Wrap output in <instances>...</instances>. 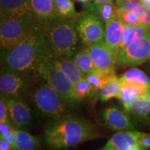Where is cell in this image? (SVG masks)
Returning <instances> with one entry per match:
<instances>
[{"instance_id": "cell-1", "label": "cell", "mask_w": 150, "mask_h": 150, "mask_svg": "<svg viewBox=\"0 0 150 150\" xmlns=\"http://www.w3.org/2000/svg\"><path fill=\"white\" fill-rule=\"evenodd\" d=\"M48 51L42 26L35 21L24 38L4 52L3 67L19 72L35 73Z\"/></svg>"}, {"instance_id": "cell-2", "label": "cell", "mask_w": 150, "mask_h": 150, "mask_svg": "<svg viewBox=\"0 0 150 150\" xmlns=\"http://www.w3.org/2000/svg\"><path fill=\"white\" fill-rule=\"evenodd\" d=\"M100 136L93 124L72 115L50 122L45 131L47 145L53 149L76 147Z\"/></svg>"}, {"instance_id": "cell-3", "label": "cell", "mask_w": 150, "mask_h": 150, "mask_svg": "<svg viewBox=\"0 0 150 150\" xmlns=\"http://www.w3.org/2000/svg\"><path fill=\"white\" fill-rule=\"evenodd\" d=\"M42 27L49 50L58 57L72 59L79 47V35L74 20L57 17Z\"/></svg>"}, {"instance_id": "cell-4", "label": "cell", "mask_w": 150, "mask_h": 150, "mask_svg": "<svg viewBox=\"0 0 150 150\" xmlns=\"http://www.w3.org/2000/svg\"><path fill=\"white\" fill-rule=\"evenodd\" d=\"M31 98L38 112L50 122L72 115L70 105L58 92L44 81L33 90Z\"/></svg>"}, {"instance_id": "cell-5", "label": "cell", "mask_w": 150, "mask_h": 150, "mask_svg": "<svg viewBox=\"0 0 150 150\" xmlns=\"http://www.w3.org/2000/svg\"><path fill=\"white\" fill-rule=\"evenodd\" d=\"M49 50L45 57L38 66L35 73L45 83L58 92L70 106H74L78 103L74 91V84L65 75L52 63L49 58Z\"/></svg>"}, {"instance_id": "cell-6", "label": "cell", "mask_w": 150, "mask_h": 150, "mask_svg": "<svg viewBox=\"0 0 150 150\" xmlns=\"http://www.w3.org/2000/svg\"><path fill=\"white\" fill-rule=\"evenodd\" d=\"M35 20L33 15L17 18H1L0 45L6 52L22 40Z\"/></svg>"}, {"instance_id": "cell-7", "label": "cell", "mask_w": 150, "mask_h": 150, "mask_svg": "<svg viewBox=\"0 0 150 150\" xmlns=\"http://www.w3.org/2000/svg\"><path fill=\"white\" fill-rule=\"evenodd\" d=\"M74 24L79 38L88 47L104 40V22L96 15L86 11L75 18Z\"/></svg>"}, {"instance_id": "cell-8", "label": "cell", "mask_w": 150, "mask_h": 150, "mask_svg": "<svg viewBox=\"0 0 150 150\" xmlns=\"http://www.w3.org/2000/svg\"><path fill=\"white\" fill-rule=\"evenodd\" d=\"M32 79L30 74L19 72L1 67L0 92L6 97H21L31 87Z\"/></svg>"}, {"instance_id": "cell-9", "label": "cell", "mask_w": 150, "mask_h": 150, "mask_svg": "<svg viewBox=\"0 0 150 150\" xmlns=\"http://www.w3.org/2000/svg\"><path fill=\"white\" fill-rule=\"evenodd\" d=\"M149 56L150 31L145 36L119 50L117 62L125 67H136L147 61Z\"/></svg>"}, {"instance_id": "cell-10", "label": "cell", "mask_w": 150, "mask_h": 150, "mask_svg": "<svg viewBox=\"0 0 150 150\" xmlns=\"http://www.w3.org/2000/svg\"><path fill=\"white\" fill-rule=\"evenodd\" d=\"M96 68L97 72L102 76L115 74L117 64V55L106 45L104 41L86 47Z\"/></svg>"}, {"instance_id": "cell-11", "label": "cell", "mask_w": 150, "mask_h": 150, "mask_svg": "<svg viewBox=\"0 0 150 150\" xmlns=\"http://www.w3.org/2000/svg\"><path fill=\"white\" fill-rule=\"evenodd\" d=\"M1 98L6 105L10 120L18 129L27 128L32 122V112L29 106L20 97H6Z\"/></svg>"}, {"instance_id": "cell-12", "label": "cell", "mask_w": 150, "mask_h": 150, "mask_svg": "<svg viewBox=\"0 0 150 150\" xmlns=\"http://www.w3.org/2000/svg\"><path fill=\"white\" fill-rule=\"evenodd\" d=\"M127 112L117 106H108L104 108L102 113L103 125L106 128L113 131L134 130L136 125Z\"/></svg>"}, {"instance_id": "cell-13", "label": "cell", "mask_w": 150, "mask_h": 150, "mask_svg": "<svg viewBox=\"0 0 150 150\" xmlns=\"http://www.w3.org/2000/svg\"><path fill=\"white\" fill-rule=\"evenodd\" d=\"M139 132L135 130L118 131L99 150H144L139 142Z\"/></svg>"}, {"instance_id": "cell-14", "label": "cell", "mask_w": 150, "mask_h": 150, "mask_svg": "<svg viewBox=\"0 0 150 150\" xmlns=\"http://www.w3.org/2000/svg\"><path fill=\"white\" fill-rule=\"evenodd\" d=\"M1 18H17L33 15L30 0H0Z\"/></svg>"}, {"instance_id": "cell-15", "label": "cell", "mask_w": 150, "mask_h": 150, "mask_svg": "<svg viewBox=\"0 0 150 150\" xmlns=\"http://www.w3.org/2000/svg\"><path fill=\"white\" fill-rule=\"evenodd\" d=\"M125 27V24L118 17L105 24L104 41L116 55L119 51Z\"/></svg>"}, {"instance_id": "cell-16", "label": "cell", "mask_w": 150, "mask_h": 150, "mask_svg": "<svg viewBox=\"0 0 150 150\" xmlns=\"http://www.w3.org/2000/svg\"><path fill=\"white\" fill-rule=\"evenodd\" d=\"M49 58L52 63L63 72L74 85L85 78V74L81 72L72 59L58 57L54 56L50 51Z\"/></svg>"}, {"instance_id": "cell-17", "label": "cell", "mask_w": 150, "mask_h": 150, "mask_svg": "<svg viewBox=\"0 0 150 150\" xmlns=\"http://www.w3.org/2000/svg\"><path fill=\"white\" fill-rule=\"evenodd\" d=\"M31 11L35 20L41 25L59 17L54 8V0H30Z\"/></svg>"}, {"instance_id": "cell-18", "label": "cell", "mask_w": 150, "mask_h": 150, "mask_svg": "<svg viewBox=\"0 0 150 150\" xmlns=\"http://www.w3.org/2000/svg\"><path fill=\"white\" fill-rule=\"evenodd\" d=\"M86 11H90L101 19L104 23H107L110 20L118 16V8L119 7L115 6L113 2L105 3L103 4L94 6L91 4L84 5Z\"/></svg>"}, {"instance_id": "cell-19", "label": "cell", "mask_w": 150, "mask_h": 150, "mask_svg": "<svg viewBox=\"0 0 150 150\" xmlns=\"http://www.w3.org/2000/svg\"><path fill=\"white\" fill-rule=\"evenodd\" d=\"M128 112L141 122L150 125V101L147 99L142 97L135 99Z\"/></svg>"}, {"instance_id": "cell-20", "label": "cell", "mask_w": 150, "mask_h": 150, "mask_svg": "<svg viewBox=\"0 0 150 150\" xmlns=\"http://www.w3.org/2000/svg\"><path fill=\"white\" fill-rule=\"evenodd\" d=\"M149 31V28L142 25V24H138V25L134 26V27L125 25L122 38L120 45L119 50L126 47L129 45L134 42L135 41L145 36Z\"/></svg>"}, {"instance_id": "cell-21", "label": "cell", "mask_w": 150, "mask_h": 150, "mask_svg": "<svg viewBox=\"0 0 150 150\" xmlns=\"http://www.w3.org/2000/svg\"><path fill=\"white\" fill-rule=\"evenodd\" d=\"M40 145V140L36 137L22 129H17L13 150H36Z\"/></svg>"}, {"instance_id": "cell-22", "label": "cell", "mask_w": 150, "mask_h": 150, "mask_svg": "<svg viewBox=\"0 0 150 150\" xmlns=\"http://www.w3.org/2000/svg\"><path fill=\"white\" fill-rule=\"evenodd\" d=\"M122 90L120 78L114 75L99 91L98 99L102 102H108L112 98H118Z\"/></svg>"}, {"instance_id": "cell-23", "label": "cell", "mask_w": 150, "mask_h": 150, "mask_svg": "<svg viewBox=\"0 0 150 150\" xmlns=\"http://www.w3.org/2000/svg\"><path fill=\"white\" fill-rule=\"evenodd\" d=\"M72 60L83 74L87 75L97 72L91 56L86 47L79 50L72 57Z\"/></svg>"}, {"instance_id": "cell-24", "label": "cell", "mask_w": 150, "mask_h": 150, "mask_svg": "<svg viewBox=\"0 0 150 150\" xmlns=\"http://www.w3.org/2000/svg\"><path fill=\"white\" fill-rule=\"evenodd\" d=\"M54 8L56 14L60 18H76L78 13L74 8L72 0H54Z\"/></svg>"}, {"instance_id": "cell-25", "label": "cell", "mask_w": 150, "mask_h": 150, "mask_svg": "<svg viewBox=\"0 0 150 150\" xmlns=\"http://www.w3.org/2000/svg\"><path fill=\"white\" fill-rule=\"evenodd\" d=\"M121 81H129L143 84L150 90V79L143 71L136 67L129 69L120 78Z\"/></svg>"}, {"instance_id": "cell-26", "label": "cell", "mask_w": 150, "mask_h": 150, "mask_svg": "<svg viewBox=\"0 0 150 150\" xmlns=\"http://www.w3.org/2000/svg\"><path fill=\"white\" fill-rule=\"evenodd\" d=\"M74 91L78 102H80L83 99L91 96L93 92H94V90L91 86V84L84 78L83 80L80 81L77 83L74 84Z\"/></svg>"}, {"instance_id": "cell-27", "label": "cell", "mask_w": 150, "mask_h": 150, "mask_svg": "<svg viewBox=\"0 0 150 150\" xmlns=\"http://www.w3.org/2000/svg\"><path fill=\"white\" fill-rule=\"evenodd\" d=\"M119 10L121 11H126V12L134 13L138 15V17H140L145 12L146 8L142 4L140 0H130L119 7Z\"/></svg>"}, {"instance_id": "cell-28", "label": "cell", "mask_w": 150, "mask_h": 150, "mask_svg": "<svg viewBox=\"0 0 150 150\" xmlns=\"http://www.w3.org/2000/svg\"><path fill=\"white\" fill-rule=\"evenodd\" d=\"M118 18L122 20L125 25H129L131 27H134L140 24L139 17L138 15L132 12H126L121 11L118 8Z\"/></svg>"}, {"instance_id": "cell-29", "label": "cell", "mask_w": 150, "mask_h": 150, "mask_svg": "<svg viewBox=\"0 0 150 150\" xmlns=\"http://www.w3.org/2000/svg\"><path fill=\"white\" fill-rule=\"evenodd\" d=\"M85 79L91 84L94 91H99L104 85V76L97 72L85 75Z\"/></svg>"}, {"instance_id": "cell-30", "label": "cell", "mask_w": 150, "mask_h": 150, "mask_svg": "<svg viewBox=\"0 0 150 150\" xmlns=\"http://www.w3.org/2000/svg\"><path fill=\"white\" fill-rule=\"evenodd\" d=\"M8 110L4 100L0 99V123H6L10 122Z\"/></svg>"}, {"instance_id": "cell-31", "label": "cell", "mask_w": 150, "mask_h": 150, "mask_svg": "<svg viewBox=\"0 0 150 150\" xmlns=\"http://www.w3.org/2000/svg\"><path fill=\"white\" fill-rule=\"evenodd\" d=\"M139 142L144 150L150 149V134L139 132Z\"/></svg>"}, {"instance_id": "cell-32", "label": "cell", "mask_w": 150, "mask_h": 150, "mask_svg": "<svg viewBox=\"0 0 150 150\" xmlns=\"http://www.w3.org/2000/svg\"><path fill=\"white\" fill-rule=\"evenodd\" d=\"M15 127L11 121L6 123H0V138H4Z\"/></svg>"}, {"instance_id": "cell-33", "label": "cell", "mask_w": 150, "mask_h": 150, "mask_svg": "<svg viewBox=\"0 0 150 150\" xmlns=\"http://www.w3.org/2000/svg\"><path fill=\"white\" fill-rule=\"evenodd\" d=\"M140 24L145 26L150 29V11L146 8L145 12L139 17Z\"/></svg>"}, {"instance_id": "cell-34", "label": "cell", "mask_w": 150, "mask_h": 150, "mask_svg": "<svg viewBox=\"0 0 150 150\" xmlns=\"http://www.w3.org/2000/svg\"><path fill=\"white\" fill-rule=\"evenodd\" d=\"M0 150H13V147L10 142L0 138Z\"/></svg>"}, {"instance_id": "cell-35", "label": "cell", "mask_w": 150, "mask_h": 150, "mask_svg": "<svg viewBox=\"0 0 150 150\" xmlns=\"http://www.w3.org/2000/svg\"><path fill=\"white\" fill-rule=\"evenodd\" d=\"M108 2H112V0H93V3L91 4L94 6H97Z\"/></svg>"}, {"instance_id": "cell-36", "label": "cell", "mask_w": 150, "mask_h": 150, "mask_svg": "<svg viewBox=\"0 0 150 150\" xmlns=\"http://www.w3.org/2000/svg\"><path fill=\"white\" fill-rule=\"evenodd\" d=\"M130 1V0H115V4L118 7H120L124 4L126 3L127 1Z\"/></svg>"}, {"instance_id": "cell-37", "label": "cell", "mask_w": 150, "mask_h": 150, "mask_svg": "<svg viewBox=\"0 0 150 150\" xmlns=\"http://www.w3.org/2000/svg\"><path fill=\"white\" fill-rule=\"evenodd\" d=\"M76 1H77L80 3L83 4L84 5H86V4H88L91 2V0H76Z\"/></svg>"}, {"instance_id": "cell-38", "label": "cell", "mask_w": 150, "mask_h": 150, "mask_svg": "<svg viewBox=\"0 0 150 150\" xmlns=\"http://www.w3.org/2000/svg\"><path fill=\"white\" fill-rule=\"evenodd\" d=\"M143 97H145V98L147 99L148 100L150 101V92H149V93H147V94H145V95L143 96Z\"/></svg>"}, {"instance_id": "cell-39", "label": "cell", "mask_w": 150, "mask_h": 150, "mask_svg": "<svg viewBox=\"0 0 150 150\" xmlns=\"http://www.w3.org/2000/svg\"><path fill=\"white\" fill-rule=\"evenodd\" d=\"M140 1H141L142 4H147V3H150V0H140Z\"/></svg>"}, {"instance_id": "cell-40", "label": "cell", "mask_w": 150, "mask_h": 150, "mask_svg": "<svg viewBox=\"0 0 150 150\" xmlns=\"http://www.w3.org/2000/svg\"><path fill=\"white\" fill-rule=\"evenodd\" d=\"M149 60H150V56H149Z\"/></svg>"}]
</instances>
